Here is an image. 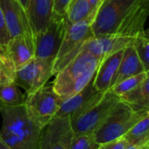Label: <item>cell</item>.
Segmentation results:
<instances>
[{
    "instance_id": "obj_19",
    "label": "cell",
    "mask_w": 149,
    "mask_h": 149,
    "mask_svg": "<svg viewBox=\"0 0 149 149\" xmlns=\"http://www.w3.org/2000/svg\"><path fill=\"white\" fill-rule=\"evenodd\" d=\"M119 99L135 112L149 111V71L147 72L146 79L141 85L121 95Z\"/></svg>"
},
{
    "instance_id": "obj_22",
    "label": "cell",
    "mask_w": 149,
    "mask_h": 149,
    "mask_svg": "<svg viewBox=\"0 0 149 149\" xmlns=\"http://www.w3.org/2000/svg\"><path fill=\"white\" fill-rule=\"evenodd\" d=\"M25 96L14 82L0 86V102L7 106H22L25 104Z\"/></svg>"
},
{
    "instance_id": "obj_9",
    "label": "cell",
    "mask_w": 149,
    "mask_h": 149,
    "mask_svg": "<svg viewBox=\"0 0 149 149\" xmlns=\"http://www.w3.org/2000/svg\"><path fill=\"white\" fill-rule=\"evenodd\" d=\"M54 62L33 58L29 63L16 71L14 83L29 94L47 82L53 74Z\"/></svg>"
},
{
    "instance_id": "obj_34",
    "label": "cell",
    "mask_w": 149,
    "mask_h": 149,
    "mask_svg": "<svg viewBox=\"0 0 149 149\" xmlns=\"http://www.w3.org/2000/svg\"><path fill=\"white\" fill-rule=\"evenodd\" d=\"M143 36H144L145 38H148L149 39V28L148 29H147V30H144V31H143Z\"/></svg>"
},
{
    "instance_id": "obj_11",
    "label": "cell",
    "mask_w": 149,
    "mask_h": 149,
    "mask_svg": "<svg viewBox=\"0 0 149 149\" xmlns=\"http://www.w3.org/2000/svg\"><path fill=\"white\" fill-rule=\"evenodd\" d=\"M132 39L117 34L93 36L85 42L81 51H84L104 59L107 56L125 49L131 43Z\"/></svg>"
},
{
    "instance_id": "obj_28",
    "label": "cell",
    "mask_w": 149,
    "mask_h": 149,
    "mask_svg": "<svg viewBox=\"0 0 149 149\" xmlns=\"http://www.w3.org/2000/svg\"><path fill=\"white\" fill-rule=\"evenodd\" d=\"M15 73V72L11 71L5 65L0 63V86L13 82Z\"/></svg>"
},
{
    "instance_id": "obj_33",
    "label": "cell",
    "mask_w": 149,
    "mask_h": 149,
    "mask_svg": "<svg viewBox=\"0 0 149 149\" xmlns=\"http://www.w3.org/2000/svg\"><path fill=\"white\" fill-rule=\"evenodd\" d=\"M0 149H11L3 141V139L1 138V136H0Z\"/></svg>"
},
{
    "instance_id": "obj_27",
    "label": "cell",
    "mask_w": 149,
    "mask_h": 149,
    "mask_svg": "<svg viewBox=\"0 0 149 149\" xmlns=\"http://www.w3.org/2000/svg\"><path fill=\"white\" fill-rule=\"evenodd\" d=\"M129 145L130 143L123 136L114 141L101 144L97 149H126Z\"/></svg>"
},
{
    "instance_id": "obj_32",
    "label": "cell",
    "mask_w": 149,
    "mask_h": 149,
    "mask_svg": "<svg viewBox=\"0 0 149 149\" xmlns=\"http://www.w3.org/2000/svg\"><path fill=\"white\" fill-rule=\"evenodd\" d=\"M21 6L22 8L25 10V11L26 12V10H27V6H28V3H29V0H16Z\"/></svg>"
},
{
    "instance_id": "obj_24",
    "label": "cell",
    "mask_w": 149,
    "mask_h": 149,
    "mask_svg": "<svg viewBox=\"0 0 149 149\" xmlns=\"http://www.w3.org/2000/svg\"><path fill=\"white\" fill-rule=\"evenodd\" d=\"M138 56L145 68V71H149V39L143 36V32L133 38L132 40Z\"/></svg>"
},
{
    "instance_id": "obj_26",
    "label": "cell",
    "mask_w": 149,
    "mask_h": 149,
    "mask_svg": "<svg viewBox=\"0 0 149 149\" xmlns=\"http://www.w3.org/2000/svg\"><path fill=\"white\" fill-rule=\"evenodd\" d=\"M11 39V36L5 23L3 10L0 7V45L6 51V46Z\"/></svg>"
},
{
    "instance_id": "obj_35",
    "label": "cell",
    "mask_w": 149,
    "mask_h": 149,
    "mask_svg": "<svg viewBox=\"0 0 149 149\" xmlns=\"http://www.w3.org/2000/svg\"><path fill=\"white\" fill-rule=\"evenodd\" d=\"M126 149H138V147H136V146H133V145H131V144H130V145H129V146H128V147H127Z\"/></svg>"
},
{
    "instance_id": "obj_36",
    "label": "cell",
    "mask_w": 149,
    "mask_h": 149,
    "mask_svg": "<svg viewBox=\"0 0 149 149\" xmlns=\"http://www.w3.org/2000/svg\"><path fill=\"white\" fill-rule=\"evenodd\" d=\"M107 1H109V0H104V1H103V3H105V2H107Z\"/></svg>"
},
{
    "instance_id": "obj_13",
    "label": "cell",
    "mask_w": 149,
    "mask_h": 149,
    "mask_svg": "<svg viewBox=\"0 0 149 149\" xmlns=\"http://www.w3.org/2000/svg\"><path fill=\"white\" fill-rule=\"evenodd\" d=\"M149 17V0H138L120 24L116 34L130 38H136L144 31Z\"/></svg>"
},
{
    "instance_id": "obj_14",
    "label": "cell",
    "mask_w": 149,
    "mask_h": 149,
    "mask_svg": "<svg viewBox=\"0 0 149 149\" xmlns=\"http://www.w3.org/2000/svg\"><path fill=\"white\" fill-rule=\"evenodd\" d=\"M104 93L98 92L94 86V79L79 93L62 100L55 117H72L83 110Z\"/></svg>"
},
{
    "instance_id": "obj_23",
    "label": "cell",
    "mask_w": 149,
    "mask_h": 149,
    "mask_svg": "<svg viewBox=\"0 0 149 149\" xmlns=\"http://www.w3.org/2000/svg\"><path fill=\"white\" fill-rule=\"evenodd\" d=\"M146 76H147V72L140 73V74L133 76V77H130V78H127V79H124L123 81L119 82V84L113 86L110 90H112L116 95L120 97L121 95L133 90L139 85H141L146 79Z\"/></svg>"
},
{
    "instance_id": "obj_16",
    "label": "cell",
    "mask_w": 149,
    "mask_h": 149,
    "mask_svg": "<svg viewBox=\"0 0 149 149\" xmlns=\"http://www.w3.org/2000/svg\"><path fill=\"white\" fill-rule=\"evenodd\" d=\"M123 52L124 49L107 56L101 61L94 78V86L98 92L105 93L112 86Z\"/></svg>"
},
{
    "instance_id": "obj_25",
    "label": "cell",
    "mask_w": 149,
    "mask_h": 149,
    "mask_svg": "<svg viewBox=\"0 0 149 149\" xmlns=\"http://www.w3.org/2000/svg\"><path fill=\"white\" fill-rule=\"evenodd\" d=\"M98 144L93 134H75L73 135L68 149H97Z\"/></svg>"
},
{
    "instance_id": "obj_10",
    "label": "cell",
    "mask_w": 149,
    "mask_h": 149,
    "mask_svg": "<svg viewBox=\"0 0 149 149\" xmlns=\"http://www.w3.org/2000/svg\"><path fill=\"white\" fill-rule=\"evenodd\" d=\"M73 135L69 117H55L42 129L37 149H68Z\"/></svg>"
},
{
    "instance_id": "obj_15",
    "label": "cell",
    "mask_w": 149,
    "mask_h": 149,
    "mask_svg": "<svg viewBox=\"0 0 149 149\" xmlns=\"http://www.w3.org/2000/svg\"><path fill=\"white\" fill-rule=\"evenodd\" d=\"M6 52L16 71L19 70L34 58L32 35L22 34L11 38L6 46Z\"/></svg>"
},
{
    "instance_id": "obj_2",
    "label": "cell",
    "mask_w": 149,
    "mask_h": 149,
    "mask_svg": "<svg viewBox=\"0 0 149 149\" xmlns=\"http://www.w3.org/2000/svg\"><path fill=\"white\" fill-rule=\"evenodd\" d=\"M103 59L81 51L55 74L53 87L62 100L83 90L94 78Z\"/></svg>"
},
{
    "instance_id": "obj_8",
    "label": "cell",
    "mask_w": 149,
    "mask_h": 149,
    "mask_svg": "<svg viewBox=\"0 0 149 149\" xmlns=\"http://www.w3.org/2000/svg\"><path fill=\"white\" fill-rule=\"evenodd\" d=\"M138 0H109L101 4L91 28L94 36L116 34L120 24Z\"/></svg>"
},
{
    "instance_id": "obj_1",
    "label": "cell",
    "mask_w": 149,
    "mask_h": 149,
    "mask_svg": "<svg viewBox=\"0 0 149 149\" xmlns=\"http://www.w3.org/2000/svg\"><path fill=\"white\" fill-rule=\"evenodd\" d=\"M0 136L11 149H37L42 132L28 115L25 105L7 106L0 102Z\"/></svg>"
},
{
    "instance_id": "obj_20",
    "label": "cell",
    "mask_w": 149,
    "mask_h": 149,
    "mask_svg": "<svg viewBox=\"0 0 149 149\" xmlns=\"http://www.w3.org/2000/svg\"><path fill=\"white\" fill-rule=\"evenodd\" d=\"M124 138L138 149H149V113L133 126Z\"/></svg>"
},
{
    "instance_id": "obj_6",
    "label": "cell",
    "mask_w": 149,
    "mask_h": 149,
    "mask_svg": "<svg viewBox=\"0 0 149 149\" xmlns=\"http://www.w3.org/2000/svg\"><path fill=\"white\" fill-rule=\"evenodd\" d=\"M61 102L62 100L54 91L53 85H44L26 94L24 105L30 118L39 127L44 128L55 118Z\"/></svg>"
},
{
    "instance_id": "obj_18",
    "label": "cell",
    "mask_w": 149,
    "mask_h": 149,
    "mask_svg": "<svg viewBox=\"0 0 149 149\" xmlns=\"http://www.w3.org/2000/svg\"><path fill=\"white\" fill-rule=\"evenodd\" d=\"M145 72H146L145 68L131 41V43L128 44L124 49L121 62L118 69L117 74L115 76V79L112 86L119 84V82L123 81L127 78L138 75Z\"/></svg>"
},
{
    "instance_id": "obj_30",
    "label": "cell",
    "mask_w": 149,
    "mask_h": 149,
    "mask_svg": "<svg viewBox=\"0 0 149 149\" xmlns=\"http://www.w3.org/2000/svg\"><path fill=\"white\" fill-rule=\"evenodd\" d=\"M0 63L3 64L4 65H5L7 68H9L11 71L15 72H16V69L11 62V60L10 59L6 51L0 45Z\"/></svg>"
},
{
    "instance_id": "obj_31",
    "label": "cell",
    "mask_w": 149,
    "mask_h": 149,
    "mask_svg": "<svg viewBox=\"0 0 149 149\" xmlns=\"http://www.w3.org/2000/svg\"><path fill=\"white\" fill-rule=\"evenodd\" d=\"M87 1H88L91 10H92V12L97 15L98 9L102 4V0H87Z\"/></svg>"
},
{
    "instance_id": "obj_5",
    "label": "cell",
    "mask_w": 149,
    "mask_h": 149,
    "mask_svg": "<svg viewBox=\"0 0 149 149\" xmlns=\"http://www.w3.org/2000/svg\"><path fill=\"white\" fill-rule=\"evenodd\" d=\"M95 16L91 15L81 22L68 24L61 45L54 64V75L68 65L81 52L85 42L94 36L91 28Z\"/></svg>"
},
{
    "instance_id": "obj_3",
    "label": "cell",
    "mask_w": 149,
    "mask_h": 149,
    "mask_svg": "<svg viewBox=\"0 0 149 149\" xmlns=\"http://www.w3.org/2000/svg\"><path fill=\"white\" fill-rule=\"evenodd\" d=\"M119 101V97L112 90L102 93L83 110L69 118L73 133L94 134Z\"/></svg>"
},
{
    "instance_id": "obj_12",
    "label": "cell",
    "mask_w": 149,
    "mask_h": 149,
    "mask_svg": "<svg viewBox=\"0 0 149 149\" xmlns=\"http://www.w3.org/2000/svg\"><path fill=\"white\" fill-rule=\"evenodd\" d=\"M11 38L22 34L32 35L26 12L16 0H0Z\"/></svg>"
},
{
    "instance_id": "obj_7",
    "label": "cell",
    "mask_w": 149,
    "mask_h": 149,
    "mask_svg": "<svg viewBox=\"0 0 149 149\" xmlns=\"http://www.w3.org/2000/svg\"><path fill=\"white\" fill-rule=\"evenodd\" d=\"M68 24L65 16L53 14L46 29L33 36L34 58L52 61L54 64Z\"/></svg>"
},
{
    "instance_id": "obj_17",
    "label": "cell",
    "mask_w": 149,
    "mask_h": 149,
    "mask_svg": "<svg viewBox=\"0 0 149 149\" xmlns=\"http://www.w3.org/2000/svg\"><path fill=\"white\" fill-rule=\"evenodd\" d=\"M26 14L33 37L48 25L54 14V0H29Z\"/></svg>"
},
{
    "instance_id": "obj_4",
    "label": "cell",
    "mask_w": 149,
    "mask_h": 149,
    "mask_svg": "<svg viewBox=\"0 0 149 149\" xmlns=\"http://www.w3.org/2000/svg\"><path fill=\"white\" fill-rule=\"evenodd\" d=\"M148 113L149 111L135 112L120 100L93 134L96 141L101 145L123 137Z\"/></svg>"
},
{
    "instance_id": "obj_21",
    "label": "cell",
    "mask_w": 149,
    "mask_h": 149,
    "mask_svg": "<svg viewBox=\"0 0 149 149\" xmlns=\"http://www.w3.org/2000/svg\"><path fill=\"white\" fill-rule=\"evenodd\" d=\"M91 15L96 17L87 0H70L64 16L68 24H73L88 18Z\"/></svg>"
},
{
    "instance_id": "obj_29",
    "label": "cell",
    "mask_w": 149,
    "mask_h": 149,
    "mask_svg": "<svg viewBox=\"0 0 149 149\" xmlns=\"http://www.w3.org/2000/svg\"><path fill=\"white\" fill-rule=\"evenodd\" d=\"M70 0H54V14L64 16Z\"/></svg>"
}]
</instances>
